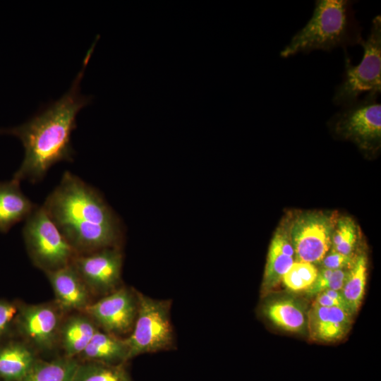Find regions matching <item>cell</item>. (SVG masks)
Instances as JSON below:
<instances>
[{
    "label": "cell",
    "instance_id": "cell-1",
    "mask_svg": "<svg viewBox=\"0 0 381 381\" xmlns=\"http://www.w3.org/2000/svg\"><path fill=\"white\" fill-rule=\"evenodd\" d=\"M98 38L97 36L87 50L82 68L71 87L60 98L42 105L22 124L0 128V133L18 138L24 147V158L13 179L36 183L55 164L73 161L75 152L71 144V133L77 127L76 116L92 101L91 95L81 93L80 82Z\"/></svg>",
    "mask_w": 381,
    "mask_h": 381
},
{
    "label": "cell",
    "instance_id": "cell-2",
    "mask_svg": "<svg viewBox=\"0 0 381 381\" xmlns=\"http://www.w3.org/2000/svg\"><path fill=\"white\" fill-rule=\"evenodd\" d=\"M42 207L77 255L119 247V221L99 193L70 171Z\"/></svg>",
    "mask_w": 381,
    "mask_h": 381
},
{
    "label": "cell",
    "instance_id": "cell-3",
    "mask_svg": "<svg viewBox=\"0 0 381 381\" xmlns=\"http://www.w3.org/2000/svg\"><path fill=\"white\" fill-rule=\"evenodd\" d=\"M354 1L317 0L313 15L280 52L282 58L315 50L331 52L361 45L363 28L356 19Z\"/></svg>",
    "mask_w": 381,
    "mask_h": 381
},
{
    "label": "cell",
    "instance_id": "cell-4",
    "mask_svg": "<svg viewBox=\"0 0 381 381\" xmlns=\"http://www.w3.org/2000/svg\"><path fill=\"white\" fill-rule=\"evenodd\" d=\"M363 56L354 66L345 50L344 71L342 80L334 90L333 103L346 106L360 98L363 94L381 92V16L372 20L368 38L361 45Z\"/></svg>",
    "mask_w": 381,
    "mask_h": 381
},
{
    "label": "cell",
    "instance_id": "cell-5",
    "mask_svg": "<svg viewBox=\"0 0 381 381\" xmlns=\"http://www.w3.org/2000/svg\"><path fill=\"white\" fill-rule=\"evenodd\" d=\"M138 312L133 327L125 339L128 361L141 354L173 349L170 300L150 298L136 291Z\"/></svg>",
    "mask_w": 381,
    "mask_h": 381
},
{
    "label": "cell",
    "instance_id": "cell-6",
    "mask_svg": "<svg viewBox=\"0 0 381 381\" xmlns=\"http://www.w3.org/2000/svg\"><path fill=\"white\" fill-rule=\"evenodd\" d=\"M23 234L31 260L45 272L70 265L77 255L42 206L27 217Z\"/></svg>",
    "mask_w": 381,
    "mask_h": 381
},
{
    "label": "cell",
    "instance_id": "cell-7",
    "mask_svg": "<svg viewBox=\"0 0 381 381\" xmlns=\"http://www.w3.org/2000/svg\"><path fill=\"white\" fill-rule=\"evenodd\" d=\"M380 95L368 93L341 107L330 121L334 133L357 144L365 152H374L381 139Z\"/></svg>",
    "mask_w": 381,
    "mask_h": 381
},
{
    "label": "cell",
    "instance_id": "cell-8",
    "mask_svg": "<svg viewBox=\"0 0 381 381\" xmlns=\"http://www.w3.org/2000/svg\"><path fill=\"white\" fill-rule=\"evenodd\" d=\"M336 222L332 215L309 212L290 223V237L296 261L318 264L332 246Z\"/></svg>",
    "mask_w": 381,
    "mask_h": 381
},
{
    "label": "cell",
    "instance_id": "cell-9",
    "mask_svg": "<svg viewBox=\"0 0 381 381\" xmlns=\"http://www.w3.org/2000/svg\"><path fill=\"white\" fill-rule=\"evenodd\" d=\"M84 310L104 332L117 337L130 334L138 312L136 291L119 287Z\"/></svg>",
    "mask_w": 381,
    "mask_h": 381
},
{
    "label": "cell",
    "instance_id": "cell-10",
    "mask_svg": "<svg viewBox=\"0 0 381 381\" xmlns=\"http://www.w3.org/2000/svg\"><path fill=\"white\" fill-rule=\"evenodd\" d=\"M122 263L119 247L77 255L71 262L87 289L104 296L119 288Z\"/></svg>",
    "mask_w": 381,
    "mask_h": 381
},
{
    "label": "cell",
    "instance_id": "cell-11",
    "mask_svg": "<svg viewBox=\"0 0 381 381\" xmlns=\"http://www.w3.org/2000/svg\"><path fill=\"white\" fill-rule=\"evenodd\" d=\"M20 327L26 337L36 346L49 349L59 331V314L48 304L25 307L20 315Z\"/></svg>",
    "mask_w": 381,
    "mask_h": 381
},
{
    "label": "cell",
    "instance_id": "cell-12",
    "mask_svg": "<svg viewBox=\"0 0 381 381\" xmlns=\"http://www.w3.org/2000/svg\"><path fill=\"white\" fill-rule=\"evenodd\" d=\"M289 228L290 223H283L277 229L272 238L262 283L264 295L279 284L294 262Z\"/></svg>",
    "mask_w": 381,
    "mask_h": 381
},
{
    "label": "cell",
    "instance_id": "cell-13",
    "mask_svg": "<svg viewBox=\"0 0 381 381\" xmlns=\"http://www.w3.org/2000/svg\"><path fill=\"white\" fill-rule=\"evenodd\" d=\"M351 313L337 308L325 307L313 303L308 313V332L318 341H335L349 332Z\"/></svg>",
    "mask_w": 381,
    "mask_h": 381
},
{
    "label": "cell",
    "instance_id": "cell-14",
    "mask_svg": "<svg viewBox=\"0 0 381 381\" xmlns=\"http://www.w3.org/2000/svg\"><path fill=\"white\" fill-rule=\"evenodd\" d=\"M46 274L61 308L66 310H84L90 304L89 289L71 263Z\"/></svg>",
    "mask_w": 381,
    "mask_h": 381
},
{
    "label": "cell",
    "instance_id": "cell-15",
    "mask_svg": "<svg viewBox=\"0 0 381 381\" xmlns=\"http://www.w3.org/2000/svg\"><path fill=\"white\" fill-rule=\"evenodd\" d=\"M264 315L278 327L294 333L308 332V313L306 306L295 298L283 297L266 303Z\"/></svg>",
    "mask_w": 381,
    "mask_h": 381
},
{
    "label": "cell",
    "instance_id": "cell-16",
    "mask_svg": "<svg viewBox=\"0 0 381 381\" xmlns=\"http://www.w3.org/2000/svg\"><path fill=\"white\" fill-rule=\"evenodd\" d=\"M36 206L23 193L20 181L12 179L0 183V231H8L26 219Z\"/></svg>",
    "mask_w": 381,
    "mask_h": 381
},
{
    "label": "cell",
    "instance_id": "cell-17",
    "mask_svg": "<svg viewBox=\"0 0 381 381\" xmlns=\"http://www.w3.org/2000/svg\"><path fill=\"white\" fill-rule=\"evenodd\" d=\"M80 356L87 361L123 363L128 361V348L125 339L97 329Z\"/></svg>",
    "mask_w": 381,
    "mask_h": 381
},
{
    "label": "cell",
    "instance_id": "cell-18",
    "mask_svg": "<svg viewBox=\"0 0 381 381\" xmlns=\"http://www.w3.org/2000/svg\"><path fill=\"white\" fill-rule=\"evenodd\" d=\"M91 319L82 315L69 318L60 329L66 356L74 358L84 351L97 330Z\"/></svg>",
    "mask_w": 381,
    "mask_h": 381
},
{
    "label": "cell",
    "instance_id": "cell-19",
    "mask_svg": "<svg viewBox=\"0 0 381 381\" xmlns=\"http://www.w3.org/2000/svg\"><path fill=\"white\" fill-rule=\"evenodd\" d=\"M32 352L21 344L0 349V376L8 381H21L36 362Z\"/></svg>",
    "mask_w": 381,
    "mask_h": 381
},
{
    "label": "cell",
    "instance_id": "cell-20",
    "mask_svg": "<svg viewBox=\"0 0 381 381\" xmlns=\"http://www.w3.org/2000/svg\"><path fill=\"white\" fill-rule=\"evenodd\" d=\"M79 363L65 356L51 361H36L21 381H73Z\"/></svg>",
    "mask_w": 381,
    "mask_h": 381
},
{
    "label": "cell",
    "instance_id": "cell-21",
    "mask_svg": "<svg viewBox=\"0 0 381 381\" xmlns=\"http://www.w3.org/2000/svg\"><path fill=\"white\" fill-rule=\"evenodd\" d=\"M367 260L363 254L358 255L348 270L341 292L351 313L359 308L366 284Z\"/></svg>",
    "mask_w": 381,
    "mask_h": 381
},
{
    "label": "cell",
    "instance_id": "cell-22",
    "mask_svg": "<svg viewBox=\"0 0 381 381\" xmlns=\"http://www.w3.org/2000/svg\"><path fill=\"white\" fill-rule=\"evenodd\" d=\"M73 381H133L123 363L87 361L78 366Z\"/></svg>",
    "mask_w": 381,
    "mask_h": 381
},
{
    "label": "cell",
    "instance_id": "cell-23",
    "mask_svg": "<svg viewBox=\"0 0 381 381\" xmlns=\"http://www.w3.org/2000/svg\"><path fill=\"white\" fill-rule=\"evenodd\" d=\"M318 272L315 265L296 261L283 276L282 281L293 291H306L315 282Z\"/></svg>",
    "mask_w": 381,
    "mask_h": 381
},
{
    "label": "cell",
    "instance_id": "cell-24",
    "mask_svg": "<svg viewBox=\"0 0 381 381\" xmlns=\"http://www.w3.org/2000/svg\"><path fill=\"white\" fill-rule=\"evenodd\" d=\"M357 240L354 222L344 217L336 222L332 236V249L346 255H352Z\"/></svg>",
    "mask_w": 381,
    "mask_h": 381
},
{
    "label": "cell",
    "instance_id": "cell-25",
    "mask_svg": "<svg viewBox=\"0 0 381 381\" xmlns=\"http://www.w3.org/2000/svg\"><path fill=\"white\" fill-rule=\"evenodd\" d=\"M347 273V270L321 268L313 284L305 291L308 296H313L327 289L341 291Z\"/></svg>",
    "mask_w": 381,
    "mask_h": 381
},
{
    "label": "cell",
    "instance_id": "cell-26",
    "mask_svg": "<svg viewBox=\"0 0 381 381\" xmlns=\"http://www.w3.org/2000/svg\"><path fill=\"white\" fill-rule=\"evenodd\" d=\"M315 303L325 306L337 308L353 315L341 291L327 289L316 295Z\"/></svg>",
    "mask_w": 381,
    "mask_h": 381
},
{
    "label": "cell",
    "instance_id": "cell-27",
    "mask_svg": "<svg viewBox=\"0 0 381 381\" xmlns=\"http://www.w3.org/2000/svg\"><path fill=\"white\" fill-rule=\"evenodd\" d=\"M355 258L352 255H346L331 250L322 260V268L330 270H346L350 268Z\"/></svg>",
    "mask_w": 381,
    "mask_h": 381
},
{
    "label": "cell",
    "instance_id": "cell-28",
    "mask_svg": "<svg viewBox=\"0 0 381 381\" xmlns=\"http://www.w3.org/2000/svg\"><path fill=\"white\" fill-rule=\"evenodd\" d=\"M16 313L17 308L13 304L0 302V334L7 327Z\"/></svg>",
    "mask_w": 381,
    "mask_h": 381
}]
</instances>
